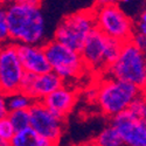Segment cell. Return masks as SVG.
Returning <instances> with one entry per match:
<instances>
[{"mask_svg":"<svg viewBox=\"0 0 146 146\" xmlns=\"http://www.w3.org/2000/svg\"><path fill=\"white\" fill-rule=\"evenodd\" d=\"M6 15L12 42L26 44L46 42L44 18L41 7L17 1L6 6Z\"/></svg>","mask_w":146,"mask_h":146,"instance_id":"obj_1","label":"cell"},{"mask_svg":"<svg viewBox=\"0 0 146 146\" xmlns=\"http://www.w3.org/2000/svg\"><path fill=\"white\" fill-rule=\"evenodd\" d=\"M105 75V74H104ZM145 90L126 81L105 75L95 88V103L106 118L126 110L131 102Z\"/></svg>","mask_w":146,"mask_h":146,"instance_id":"obj_2","label":"cell"},{"mask_svg":"<svg viewBox=\"0 0 146 146\" xmlns=\"http://www.w3.org/2000/svg\"><path fill=\"white\" fill-rule=\"evenodd\" d=\"M121 44L123 42L109 38L100 29L95 28L80 49V55L87 70L103 75L119 55Z\"/></svg>","mask_w":146,"mask_h":146,"instance_id":"obj_3","label":"cell"},{"mask_svg":"<svg viewBox=\"0 0 146 146\" xmlns=\"http://www.w3.org/2000/svg\"><path fill=\"white\" fill-rule=\"evenodd\" d=\"M105 75L126 81L145 90L146 57L145 50L137 47L131 40L121 44V49L112 64L109 66ZM103 74V75H104Z\"/></svg>","mask_w":146,"mask_h":146,"instance_id":"obj_4","label":"cell"},{"mask_svg":"<svg viewBox=\"0 0 146 146\" xmlns=\"http://www.w3.org/2000/svg\"><path fill=\"white\" fill-rule=\"evenodd\" d=\"M42 47L50 70L56 72L64 83L76 81L88 71L80 52L71 49L55 39L44 42Z\"/></svg>","mask_w":146,"mask_h":146,"instance_id":"obj_5","label":"cell"},{"mask_svg":"<svg viewBox=\"0 0 146 146\" xmlns=\"http://www.w3.org/2000/svg\"><path fill=\"white\" fill-rule=\"evenodd\" d=\"M96 28L94 7L80 9L62 18L54 33V39L80 52L88 35Z\"/></svg>","mask_w":146,"mask_h":146,"instance_id":"obj_6","label":"cell"},{"mask_svg":"<svg viewBox=\"0 0 146 146\" xmlns=\"http://www.w3.org/2000/svg\"><path fill=\"white\" fill-rule=\"evenodd\" d=\"M92 7L97 29L120 42L131 39L133 34V19L125 13L118 3L94 5Z\"/></svg>","mask_w":146,"mask_h":146,"instance_id":"obj_7","label":"cell"},{"mask_svg":"<svg viewBox=\"0 0 146 146\" xmlns=\"http://www.w3.org/2000/svg\"><path fill=\"white\" fill-rule=\"evenodd\" d=\"M29 111V126L50 145L60 144L64 132L66 119L60 118L53 113L41 101H34L28 109Z\"/></svg>","mask_w":146,"mask_h":146,"instance_id":"obj_8","label":"cell"},{"mask_svg":"<svg viewBox=\"0 0 146 146\" xmlns=\"http://www.w3.org/2000/svg\"><path fill=\"white\" fill-rule=\"evenodd\" d=\"M25 75L18 53V43L7 42L0 46V91L5 95L20 90Z\"/></svg>","mask_w":146,"mask_h":146,"instance_id":"obj_9","label":"cell"},{"mask_svg":"<svg viewBox=\"0 0 146 146\" xmlns=\"http://www.w3.org/2000/svg\"><path fill=\"white\" fill-rule=\"evenodd\" d=\"M109 119H110V124L118 132L123 145H146V119L135 116L127 109Z\"/></svg>","mask_w":146,"mask_h":146,"instance_id":"obj_10","label":"cell"},{"mask_svg":"<svg viewBox=\"0 0 146 146\" xmlns=\"http://www.w3.org/2000/svg\"><path fill=\"white\" fill-rule=\"evenodd\" d=\"M63 83V80L53 70L38 75L25 72L20 83V90L32 97L34 101H42L47 95L61 87Z\"/></svg>","mask_w":146,"mask_h":146,"instance_id":"obj_11","label":"cell"},{"mask_svg":"<svg viewBox=\"0 0 146 146\" xmlns=\"http://www.w3.org/2000/svg\"><path fill=\"white\" fill-rule=\"evenodd\" d=\"M49 110L58 116L60 118L66 119L75 108L77 102V91L69 84L63 83L61 87L47 95L41 101Z\"/></svg>","mask_w":146,"mask_h":146,"instance_id":"obj_12","label":"cell"},{"mask_svg":"<svg viewBox=\"0 0 146 146\" xmlns=\"http://www.w3.org/2000/svg\"><path fill=\"white\" fill-rule=\"evenodd\" d=\"M18 53L25 72L38 75L50 70L42 44L18 43Z\"/></svg>","mask_w":146,"mask_h":146,"instance_id":"obj_13","label":"cell"},{"mask_svg":"<svg viewBox=\"0 0 146 146\" xmlns=\"http://www.w3.org/2000/svg\"><path fill=\"white\" fill-rule=\"evenodd\" d=\"M9 145L12 146H52L50 143L38 135L31 126L14 132Z\"/></svg>","mask_w":146,"mask_h":146,"instance_id":"obj_14","label":"cell"},{"mask_svg":"<svg viewBox=\"0 0 146 146\" xmlns=\"http://www.w3.org/2000/svg\"><path fill=\"white\" fill-rule=\"evenodd\" d=\"M92 144L98 145V146H121L123 145L118 132L111 124L105 126L98 135L96 136Z\"/></svg>","mask_w":146,"mask_h":146,"instance_id":"obj_15","label":"cell"},{"mask_svg":"<svg viewBox=\"0 0 146 146\" xmlns=\"http://www.w3.org/2000/svg\"><path fill=\"white\" fill-rule=\"evenodd\" d=\"M6 102H7V108L9 111L28 110L29 106L33 104L34 100L23 91L18 90V91L6 95Z\"/></svg>","mask_w":146,"mask_h":146,"instance_id":"obj_16","label":"cell"},{"mask_svg":"<svg viewBox=\"0 0 146 146\" xmlns=\"http://www.w3.org/2000/svg\"><path fill=\"white\" fill-rule=\"evenodd\" d=\"M7 118L15 131L29 126V111L28 110H13L8 111Z\"/></svg>","mask_w":146,"mask_h":146,"instance_id":"obj_17","label":"cell"},{"mask_svg":"<svg viewBox=\"0 0 146 146\" xmlns=\"http://www.w3.org/2000/svg\"><path fill=\"white\" fill-rule=\"evenodd\" d=\"M14 132L15 130L12 126L11 121L7 117H4L0 119V144H1V146L9 145Z\"/></svg>","mask_w":146,"mask_h":146,"instance_id":"obj_18","label":"cell"},{"mask_svg":"<svg viewBox=\"0 0 146 146\" xmlns=\"http://www.w3.org/2000/svg\"><path fill=\"white\" fill-rule=\"evenodd\" d=\"M127 110L133 113L135 116L139 117V118H146V101H145V92L137 96L135 100L131 102V104L129 105Z\"/></svg>","mask_w":146,"mask_h":146,"instance_id":"obj_19","label":"cell"},{"mask_svg":"<svg viewBox=\"0 0 146 146\" xmlns=\"http://www.w3.org/2000/svg\"><path fill=\"white\" fill-rule=\"evenodd\" d=\"M9 32L7 25V15L6 7L0 5V46L9 42Z\"/></svg>","mask_w":146,"mask_h":146,"instance_id":"obj_20","label":"cell"},{"mask_svg":"<svg viewBox=\"0 0 146 146\" xmlns=\"http://www.w3.org/2000/svg\"><path fill=\"white\" fill-rule=\"evenodd\" d=\"M133 33L146 35V12L143 11L137 20H133Z\"/></svg>","mask_w":146,"mask_h":146,"instance_id":"obj_21","label":"cell"},{"mask_svg":"<svg viewBox=\"0 0 146 146\" xmlns=\"http://www.w3.org/2000/svg\"><path fill=\"white\" fill-rule=\"evenodd\" d=\"M8 108H7V102H6V95L0 91V119L7 117L8 115Z\"/></svg>","mask_w":146,"mask_h":146,"instance_id":"obj_22","label":"cell"},{"mask_svg":"<svg viewBox=\"0 0 146 146\" xmlns=\"http://www.w3.org/2000/svg\"><path fill=\"white\" fill-rule=\"evenodd\" d=\"M20 3H23V4H27V5H31V6H38V7H41V4L43 0H18Z\"/></svg>","mask_w":146,"mask_h":146,"instance_id":"obj_23","label":"cell"},{"mask_svg":"<svg viewBox=\"0 0 146 146\" xmlns=\"http://www.w3.org/2000/svg\"><path fill=\"white\" fill-rule=\"evenodd\" d=\"M119 4V0H95L94 5H105V4Z\"/></svg>","mask_w":146,"mask_h":146,"instance_id":"obj_24","label":"cell"},{"mask_svg":"<svg viewBox=\"0 0 146 146\" xmlns=\"http://www.w3.org/2000/svg\"><path fill=\"white\" fill-rule=\"evenodd\" d=\"M17 1H18V0H0V5L6 7V6L13 4V3H17Z\"/></svg>","mask_w":146,"mask_h":146,"instance_id":"obj_25","label":"cell"},{"mask_svg":"<svg viewBox=\"0 0 146 146\" xmlns=\"http://www.w3.org/2000/svg\"><path fill=\"white\" fill-rule=\"evenodd\" d=\"M131 1H132V0H119V3H124V4H129Z\"/></svg>","mask_w":146,"mask_h":146,"instance_id":"obj_26","label":"cell"},{"mask_svg":"<svg viewBox=\"0 0 146 146\" xmlns=\"http://www.w3.org/2000/svg\"><path fill=\"white\" fill-rule=\"evenodd\" d=\"M0 146H1V144H0Z\"/></svg>","mask_w":146,"mask_h":146,"instance_id":"obj_27","label":"cell"}]
</instances>
